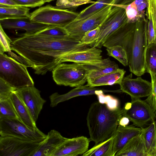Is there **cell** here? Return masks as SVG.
<instances>
[{
	"instance_id": "obj_49",
	"label": "cell",
	"mask_w": 156,
	"mask_h": 156,
	"mask_svg": "<svg viewBox=\"0 0 156 156\" xmlns=\"http://www.w3.org/2000/svg\"><path fill=\"white\" fill-rule=\"evenodd\" d=\"M99 0H97V1H99Z\"/></svg>"
},
{
	"instance_id": "obj_7",
	"label": "cell",
	"mask_w": 156,
	"mask_h": 156,
	"mask_svg": "<svg viewBox=\"0 0 156 156\" xmlns=\"http://www.w3.org/2000/svg\"><path fill=\"white\" fill-rule=\"evenodd\" d=\"M0 135L36 142L42 141L47 136L38 129L28 127L19 119L8 118H0Z\"/></svg>"
},
{
	"instance_id": "obj_4",
	"label": "cell",
	"mask_w": 156,
	"mask_h": 156,
	"mask_svg": "<svg viewBox=\"0 0 156 156\" xmlns=\"http://www.w3.org/2000/svg\"><path fill=\"white\" fill-rule=\"evenodd\" d=\"M109 58L104 59L102 62L96 65L73 63H61L52 70V77L59 85L72 87L83 85L87 81L89 72L111 61Z\"/></svg>"
},
{
	"instance_id": "obj_44",
	"label": "cell",
	"mask_w": 156,
	"mask_h": 156,
	"mask_svg": "<svg viewBox=\"0 0 156 156\" xmlns=\"http://www.w3.org/2000/svg\"><path fill=\"white\" fill-rule=\"evenodd\" d=\"M130 121L129 119L127 117L123 115L119 120V125L122 126H127Z\"/></svg>"
},
{
	"instance_id": "obj_48",
	"label": "cell",
	"mask_w": 156,
	"mask_h": 156,
	"mask_svg": "<svg viewBox=\"0 0 156 156\" xmlns=\"http://www.w3.org/2000/svg\"><path fill=\"white\" fill-rule=\"evenodd\" d=\"M155 136H156V119L155 120ZM155 156H156V152Z\"/></svg>"
},
{
	"instance_id": "obj_8",
	"label": "cell",
	"mask_w": 156,
	"mask_h": 156,
	"mask_svg": "<svg viewBox=\"0 0 156 156\" xmlns=\"http://www.w3.org/2000/svg\"><path fill=\"white\" fill-rule=\"evenodd\" d=\"M122 108V115L127 117L134 125L143 128L149 122L155 120L156 113L145 100L131 99Z\"/></svg>"
},
{
	"instance_id": "obj_18",
	"label": "cell",
	"mask_w": 156,
	"mask_h": 156,
	"mask_svg": "<svg viewBox=\"0 0 156 156\" xmlns=\"http://www.w3.org/2000/svg\"><path fill=\"white\" fill-rule=\"evenodd\" d=\"M105 90L95 87L87 86L85 85L76 87L64 94H60L57 92H55L49 97L50 106L51 107H54L60 103L78 96L91 95H97Z\"/></svg>"
},
{
	"instance_id": "obj_12",
	"label": "cell",
	"mask_w": 156,
	"mask_h": 156,
	"mask_svg": "<svg viewBox=\"0 0 156 156\" xmlns=\"http://www.w3.org/2000/svg\"><path fill=\"white\" fill-rule=\"evenodd\" d=\"M26 106L36 122L46 101L40 95V91L34 86L22 87L14 91Z\"/></svg>"
},
{
	"instance_id": "obj_42",
	"label": "cell",
	"mask_w": 156,
	"mask_h": 156,
	"mask_svg": "<svg viewBox=\"0 0 156 156\" xmlns=\"http://www.w3.org/2000/svg\"><path fill=\"white\" fill-rule=\"evenodd\" d=\"M0 4L11 6H18L12 0H0Z\"/></svg>"
},
{
	"instance_id": "obj_45",
	"label": "cell",
	"mask_w": 156,
	"mask_h": 156,
	"mask_svg": "<svg viewBox=\"0 0 156 156\" xmlns=\"http://www.w3.org/2000/svg\"><path fill=\"white\" fill-rule=\"evenodd\" d=\"M67 2V0H57L56 5L54 7L55 8L62 9Z\"/></svg>"
},
{
	"instance_id": "obj_47",
	"label": "cell",
	"mask_w": 156,
	"mask_h": 156,
	"mask_svg": "<svg viewBox=\"0 0 156 156\" xmlns=\"http://www.w3.org/2000/svg\"><path fill=\"white\" fill-rule=\"evenodd\" d=\"M53 0H44L45 3L46 2H49Z\"/></svg>"
},
{
	"instance_id": "obj_39",
	"label": "cell",
	"mask_w": 156,
	"mask_h": 156,
	"mask_svg": "<svg viewBox=\"0 0 156 156\" xmlns=\"http://www.w3.org/2000/svg\"><path fill=\"white\" fill-rule=\"evenodd\" d=\"M95 2L91 0H67L66 4L63 7L62 9L74 8L83 4H93Z\"/></svg>"
},
{
	"instance_id": "obj_17",
	"label": "cell",
	"mask_w": 156,
	"mask_h": 156,
	"mask_svg": "<svg viewBox=\"0 0 156 156\" xmlns=\"http://www.w3.org/2000/svg\"><path fill=\"white\" fill-rule=\"evenodd\" d=\"M68 139L58 131L52 129L48 133L32 156H53L58 147Z\"/></svg>"
},
{
	"instance_id": "obj_6",
	"label": "cell",
	"mask_w": 156,
	"mask_h": 156,
	"mask_svg": "<svg viewBox=\"0 0 156 156\" xmlns=\"http://www.w3.org/2000/svg\"><path fill=\"white\" fill-rule=\"evenodd\" d=\"M78 14L67 9H58L48 5L31 13L30 19L37 23L64 27L75 20Z\"/></svg>"
},
{
	"instance_id": "obj_28",
	"label": "cell",
	"mask_w": 156,
	"mask_h": 156,
	"mask_svg": "<svg viewBox=\"0 0 156 156\" xmlns=\"http://www.w3.org/2000/svg\"><path fill=\"white\" fill-rule=\"evenodd\" d=\"M118 65L115 62H111L90 71L87 76V79H93L106 74L117 70Z\"/></svg>"
},
{
	"instance_id": "obj_33",
	"label": "cell",
	"mask_w": 156,
	"mask_h": 156,
	"mask_svg": "<svg viewBox=\"0 0 156 156\" xmlns=\"http://www.w3.org/2000/svg\"><path fill=\"white\" fill-rule=\"evenodd\" d=\"M104 92H102L97 95L99 102L106 105L111 110H116L120 108L117 99L110 95H105Z\"/></svg>"
},
{
	"instance_id": "obj_37",
	"label": "cell",
	"mask_w": 156,
	"mask_h": 156,
	"mask_svg": "<svg viewBox=\"0 0 156 156\" xmlns=\"http://www.w3.org/2000/svg\"><path fill=\"white\" fill-rule=\"evenodd\" d=\"M16 90L0 78V100L9 98L12 93Z\"/></svg>"
},
{
	"instance_id": "obj_5",
	"label": "cell",
	"mask_w": 156,
	"mask_h": 156,
	"mask_svg": "<svg viewBox=\"0 0 156 156\" xmlns=\"http://www.w3.org/2000/svg\"><path fill=\"white\" fill-rule=\"evenodd\" d=\"M27 67L4 53L0 54V78L16 89L34 86Z\"/></svg>"
},
{
	"instance_id": "obj_46",
	"label": "cell",
	"mask_w": 156,
	"mask_h": 156,
	"mask_svg": "<svg viewBox=\"0 0 156 156\" xmlns=\"http://www.w3.org/2000/svg\"><path fill=\"white\" fill-rule=\"evenodd\" d=\"M147 1L148 0H135L133 2L136 5H137L141 3Z\"/></svg>"
},
{
	"instance_id": "obj_23",
	"label": "cell",
	"mask_w": 156,
	"mask_h": 156,
	"mask_svg": "<svg viewBox=\"0 0 156 156\" xmlns=\"http://www.w3.org/2000/svg\"><path fill=\"white\" fill-rule=\"evenodd\" d=\"M141 134L144 141L148 156H155L156 150L155 121L142 128Z\"/></svg>"
},
{
	"instance_id": "obj_31",
	"label": "cell",
	"mask_w": 156,
	"mask_h": 156,
	"mask_svg": "<svg viewBox=\"0 0 156 156\" xmlns=\"http://www.w3.org/2000/svg\"><path fill=\"white\" fill-rule=\"evenodd\" d=\"M35 34L41 35L55 37H64L69 36L64 27L59 26H50Z\"/></svg>"
},
{
	"instance_id": "obj_32",
	"label": "cell",
	"mask_w": 156,
	"mask_h": 156,
	"mask_svg": "<svg viewBox=\"0 0 156 156\" xmlns=\"http://www.w3.org/2000/svg\"><path fill=\"white\" fill-rule=\"evenodd\" d=\"M117 5L125 9L128 23H135L141 18L138 13L136 6L133 2L127 5Z\"/></svg>"
},
{
	"instance_id": "obj_19",
	"label": "cell",
	"mask_w": 156,
	"mask_h": 156,
	"mask_svg": "<svg viewBox=\"0 0 156 156\" xmlns=\"http://www.w3.org/2000/svg\"><path fill=\"white\" fill-rule=\"evenodd\" d=\"M142 128L132 125H119L113 136V156H115L130 139L140 134Z\"/></svg>"
},
{
	"instance_id": "obj_25",
	"label": "cell",
	"mask_w": 156,
	"mask_h": 156,
	"mask_svg": "<svg viewBox=\"0 0 156 156\" xmlns=\"http://www.w3.org/2000/svg\"><path fill=\"white\" fill-rule=\"evenodd\" d=\"M114 136L95 145L82 155L84 156H113Z\"/></svg>"
},
{
	"instance_id": "obj_34",
	"label": "cell",
	"mask_w": 156,
	"mask_h": 156,
	"mask_svg": "<svg viewBox=\"0 0 156 156\" xmlns=\"http://www.w3.org/2000/svg\"><path fill=\"white\" fill-rule=\"evenodd\" d=\"M12 40L6 34L3 28L0 25V54L7 52L10 54L11 51V44Z\"/></svg>"
},
{
	"instance_id": "obj_22",
	"label": "cell",
	"mask_w": 156,
	"mask_h": 156,
	"mask_svg": "<svg viewBox=\"0 0 156 156\" xmlns=\"http://www.w3.org/2000/svg\"><path fill=\"white\" fill-rule=\"evenodd\" d=\"M126 71L119 69L117 70L110 73L93 79H88L85 85L90 87H96L105 85L119 84L122 80Z\"/></svg>"
},
{
	"instance_id": "obj_10",
	"label": "cell",
	"mask_w": 156,
	"mask_h": 156,
	"mask_svg": "<svg viewBox=\"0 0 156 156\" xmlns=\"http://www.w3.org/2000/svg\"><path fill=\"white\" fill-rule=\"evenodd\" d=\"M113 5H108L98 12L84 19L74 20L64 27L70 36L80 41L87 31L98 27L108 15Z\"/></svg>"
},
{
	"instance_id": "obj_29",
	"label": "cell",
	"mask_w": 156,
	"mask_h": 156,
	"mask_svg": "<svg viewBox=\"0 0 156 156\" xmlns=\"http://www.w3.org/2000/svg\"><path fill=\"white\" fill-rule=\"evenodd\" d=\"M2 118L20 119L9 98L0 100V118Z\"/></svg>"
},
{
	"instance_id": "obj_26",
	"label": "cell",
	"mask_w": 156,
	"mask_h": 156,
	"mask_svg": "<svg viewBox=\"0 0 156 156\" xmlns=\"http://www.w3.org/2000/svg\"><path fill=\"white\" fill-rule=\"evenodd\" d=\"M115 0H100L87 7L80 13L75 20L84 19L98 12L108 5H113Z\"/></svg>"
},
{
	"instance_id": "obj_30",
	"label": "cell",
	"mask_w": 156,
	"mask_h": 156,
	"mask_svg": "<svg viewBox=\"0 0 156 156\" xmlns=\"http://www.w3.org/2000/svg\"><path fill=\"white\" fill-rule=\"evenodd\" d=\"M108 55L113 57L124 66L128 65V60L126 52L124 49L119 45H114L106 48Z\"/></svg>"
},
{
	"instance_id": "obj_1",
	"label": "cell",
	"mask_w": 156,
	"mask_h": 156,
	"mask_svg": "<svg viewBox=\"0 0 156 156\" xmlns=\"http://www.w3.org/2000/svg\"><path fill=\"white\" fill-rule=\"evenodd\" d=\"M20 35L13 39L12 50L18 55L17 61L32 68L38 75H44L52 71L59 64L61 56L90 47L70 35L55 37L36 34Z\"/></svg>"
},
{
	"instance_id": "obj_3",
	"label": "cell",
	"mask_w": 156,
	"mask_h": 156,
	"mask_svg": "<svg viewBox=\"0 0 156 156\" xmlns=\"http://www.w3.org/2000/svg\"><path fill=\"white\" fill-rule=\"evenodd\" d=\"M122 108L109 109L98 101L90 105L87 117L90 139L95 145L104 141L115 134L123 116Z\"/></svg>"
},
{
	"instance_id": "obj_35",
	"label": "cell",
	"mask_w": 156,
	"mask_h": 156,
	"mask_svg": "<svg viewBox=\"0 0 156 156\" xmlns=\"http://www.w3.org/2000/svg\"><path fill=\"white\" fill-rule=\"evenodd\" d=\"M147 46L156 41V32L151 12L147 9Z\"/></svg>"
},
{
	"instance_id": "obj_14",
	"label": "cell",
	"mask_w": 156,
	"mask_h": 156,
	"mask_svg": "<svg viewBox=\"0 0 156 156\" xmlns=\"http://www.w3.org/2000/svg\"><path fill=\"white\" fill-rule=\"evenodd\" d=\"M102 52L99 48L92 47L85 50L67 53L60 57L59 64L69 62L93 65L97 64L103 60Z\"/></svg>"
},
{
	"instance_id": "obj_40",
	"label": "cell",
	"mask_w": 156,
	"mask_h": 156,
	"mask_svg": "<svg viewBox=\"0 0 156 156\" xmlns=\"http://www.w3.org/2000/svg\"><path fill=\"white\" fill-rule=\"evenodd\" d=\"M147 9L151 12L156 32V0H148Z\"/></svg>"
},
{
	"instance_id": "obj_24",
	"label": "cell",
	"mask_w": 156,
	"mask_h": 156,
	"mask_svg": "<svg viewBox=\"0 0 156 156\" xmlns=\"http://www.w3.org/2000/svg\"><path fill=\"white\" fill-rule=\"evenodd\" d=\"M30 9L17 6H11L0 4V20L9 19L29 18L30 17Z\"/></svg>"
},
{
	"instance_id": "obj_38",
	"label": "cell",
	"mask_w": 156,
	"mask_h": 156,
	"mask_svg": "<svg viewBox=\"0 0 156 156\" xmlns=\"http://www.w3.org/2000/svg\"><path fill=\"white\" fill-rule=\"evenodd\" d=\"M17 5L26 7H40L45 3L44 0H12Z\"/></svg>"
},
{
	"instance_id": "obj_43",
	"label": "cell",
	"mask_w": 156,
	"mask_h": 156,
	"mask_svg": "<svg viewBox=\"0 0 156 156\" xmlns=\"http://www.w3.org/2000/svg\"><path fill=\"white\" fill-rule=\"evenodd\" d=\"M135 0H115L113 5H127L130 3Z\"/></svg>"
},
{
	"instance_id": "obj_9",
	"label": "cell",
	"mask_w": 156,
	"mask_h": 156,
	"mask_svg": "<svg viewBox=\"0 0 156 156\" xmlns=\"http://www.w3.org/2000/svg\"><path fill=\"white\" fill-rule=\"evenodd\" d=\"M127 23L125 9L118 5H113L106 17L99 26L100 32L98 40L90 47L101 48L111 35Z\"/></svg>"
},
{
	"instance_id": "obj_41",
	"label": "cell",
	"mask_w": 156,
	"mask_h": 156,
	"mask_svg": "<svg viewBox=\"0 0 156 156\" xmlns=\"http://www.w3.org/2000/svg\"><path fill=\"white\" fill-rule=\"evenodd\" d=\"M145 100L150 105L156 113V95L151 97L148 96Z\"/></svg>"
},
{
	"instance_id": "obj_36",
	"label": "cell",
	"mask_w": 156,
	"mask_h": 156,
	"mask_svg": "<svg viewBox=\"0 0 156 156\" xmlns=\"http://www.w3.org/2000/svg\"><path fill=\"white\" fill-rule=\"evenodd\" d=\"M100 32L99 27L86 32L80 40L83 44L91 45L98 40Z\"/></svg>"
},
{
	"instance_id": "obj_21",
	"label": "cell",
	"mask_w": 156,
	"mask_h": 156,
	"mask_svg": "<svg viewBox=\"0 0 156 156\" xmlns=\"http://www.w3.org/2000/svg\"><path fill=\"white\" fill-rule=\"evenodd\" d=\"M10 99L20 119L25 125L33 129H38L28 109L15 91L10 95Z\"/></svg>"
},
{
	"instance_id": "obj_16",
	"label": "cell",
	"mask_w": 156,
	"mask_h": 156,
	"mask_svg": "<svg viewBox=\"0 0 156 156\" xmlns=\"http://www.w3.org/2000/svg\"><path fill=\"white\" fill-rule=\"evenodd\" d=\"M0 25L3 29L24 30V34H35L51 26L32 21L30 18L0 20Z\"/></svg>"
},
{
	"instance_id": "obj_27",
	"label": "cell",
	"mask_w": 156,
	"mask_h": 156,
	"mask_svg": "<svg viewBox=\"0 0 156 156\" xmlns=\"http://www.w3.org/2000/svg\"><path fill=\"white\" fill-rule=\"evenodd\" d=\"M145 63L146 73H156V41L147 46Z\"/></svg>"
},
{
	"instance_id": "obj_2",
	"label": "cell",
	"mask_w": 156,
	"mask_h": 156,
	"mask_svg": "<svg viewBox=\"0 0 156 156\" xmlns=\"http://www.w3.org/2000/svg\"><path fill=\"white\" fill-rule=\"evenodd\" d=\"M147 25L145 17L135 23H128L111 35L103 45L106 48L122 46L126 52L130 72L137 76L146 73Z\"/></svg>"
},
{
	"instance_id": "obj_15",
	"label": "cell",
	"mask_w": 156,
	"mask_h": 156,
	"mask_svg": "<svg viewBox=\"0 0 156 156\" xmlns=\"http://www.w3.org/2000/svg\"><path fill=\"white\" fill-rule=\"evenodd\" d=\"M90 139L82 136L68 138L58 148L53 156L82 155L88 150Z\"/></svg>"
},
{
	"instance_id": "obj_20",
	"label": "cell",
	"mask_w": 156,
	"mask_h": 156,
	"mask_svg": "<svg viewBox=\"0 0 156 156\" xmlns=\"http://www.w3.org/2000/svg\"><path fill=\"white\" fill-rule=\"evenodd\" d=\"M115 156H148L141 133L129 140Z\"/></svg>"
},
{
	"instance_id": "obj_13",
	"label": "cell",
	"mask_w": 156,
	"mask_h": 156,
	"mask_svg": "<svg viewBox=\"0 0 156 156\" xmlns=\"http://www.w3.org/2000/svg\"><path fill=\"white\" fill-rule=\"evenodd\" d=\"M119 85L122 91L130 95L131 99L147 97L152 92L151 82L143 79L140 76L133 79L132 73L124 77Z\"/></svg>"
},
{
	"instance_id": "obj_11",
	"label": "cell",
	"mask_w": 156,
	"mask_h": 156,
	"mask_svg": "<svg viewBox=\"0 0 156 156\" xmlns=\"http://www.w3.org/2000/svg\"><path fill=\"white\" fill-rule=\"evenodd\" d=\"M41 142L0 136V156H32Z\"/></svg>"
}]
</instances>
